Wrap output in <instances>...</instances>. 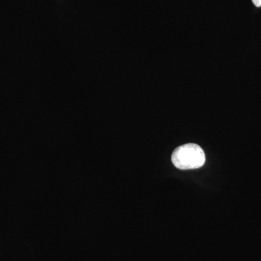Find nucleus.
Listing matches in <instances>:
<instances>
[{"label":"nucleus","instance_id":"1","mask_svg":"<svg viewBox=\"0 0 261 261\" xmlns=\"http://www.w3.org/2000/svg\"><path fill=\"white\" fill-rule=\"evenodd\" d=\"M171 161L178 169H196L205 164V154L198 145L185 144L173 151Z\"/></svg>","mask_w":261,"mask_h":261},{"label":"nucleus","instance_id":"2","mask_svg":"<svg viewBox=\"0 0 261 261\" xmlns=\"http://www.w3.org/2000/svg\"><path fill=\"white\" fill-rule=\"evenodd\" d=\"M252 3L256 7H261V0H252Z\"/></svg>","mask_w":261,"mask_h":261}]
</instances>
